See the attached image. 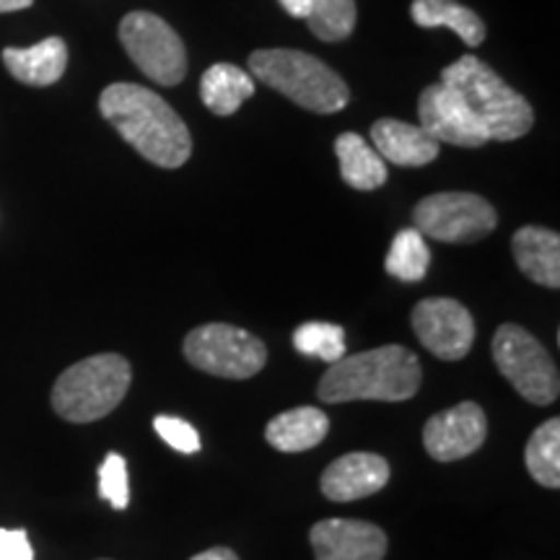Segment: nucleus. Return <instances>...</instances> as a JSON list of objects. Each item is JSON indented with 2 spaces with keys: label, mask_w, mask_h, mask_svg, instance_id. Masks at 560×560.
I'll use <instances>...</instances> for the list:
<instances>
[{
  "label": "nucleus",
  "mask_w": 560,
  "mask_h": 560,
  "mask_svg": "<svg viewBox=\"0 0 560 560\" xmlns=\"http://www.w3.org/2000/svg\"><path fill=\"white\" fill-rule=\"evenodd\" d=\"M100 112L140 156L161 170H179L192 156V136L156 91L138 83H112L102 91Z\"/></svg>",
  "instance_id": "nucleus-1"
},
{
  "label": "nucleus",
  "mask_w": 560,
  "mask_h": 560,
  "mask_svg": "<svg viewBox=\"0 0 560 560\" xmlns=\"http://www.w3.org/2000/svg\"><path fill=\"white\" fill-rule=\"evenodd\" d=\"M423 366L405 346H382L355 355H342L322 374L317 395L322 402H405L418 395Z\"/></svg>",
  "instance_id": "nucleus-2"
},
{
  "label": "nucleus",
  "mask_w": 560,
  "mask_h": 560,
  "mask_svg": "<svg viewBox=\"0 0 560 560\" xmlns=\"http://www.w3.org/2000/svg\"><path fill=\"white\" fill-rule=\"evenodd\" d=\"M441 81L450 83L467 102L472 115L488 130L490 140H516L527 136L535 125L529 102L475 55H465L446 66L441 70Z\"/></svg>",
  "instance_id": "nucleus-3"
},
{
  "label": "nucleus",
  "mask_w": 560,
  "mask_h": 560,
  "mask_svg": "<svg viewBox=\"0 0 560 560\" xmlns=\"http://www.w3.org/2000/svg\"><path fill=\"white\" fill-rule=\"evenodd\" d=\"M249 70L265 86L280 91L299 107L335 115L346 109L350 91L346 81L319 58L301 50H255L249 55Z\"/></svg>",
  "instance_id": "nucleus-4"
},
{
  "label": "nucleus",
  "mask_w": 560,
  "mask_h": 560,
  "mask_svg": "<svg viewBox=\"0 0 560 560\" xmlns=\"http://www.w3.org/2000/svg\"><path fill=\"white\" fill-rule=\"evenodd\" d=\"M130 361L120 353H100L62 371L52 387V410L68 423H94L109 416L128 395Z\"/></svg>",
  "instance_id": "nucleus-5"
},
{
  "label": "nucleus",
  "mask_w": 560,
  "mask_h": 560,
  "mask_svg": "<svg viewBox=\"0 0 560 560\" xmlns=\"http://www.w3.org/2000/svg\"><path fill=\"white\" fill-rule=\"evenodd\" d=\"M493 361L524 400L552 405L560 395V376L548 348L520 325H501L493 335Z\"/></svg>",
  "instance_id": "nucleus-6"
},
{
  "label": "nucleus",
  "mask_w": 560,
  "mask_h": 560,
  "mask_svg": "<svg viewBox=\"0 0 560 560\" xmlns=\"http://www.w3.org/2000/svg\"><path fill=\"white\" fill-rule=\"evenodd\" d=\"M185 359L198 371L221 380H252L268 363V348L242 327L210 322L187 332Z\"/></svg>",
  "instance_id": "nucleus-7"
},
{
  "label": "nucleus",
  "mask_w": 560,
  "mask_h": 560,
  "mask_svg": "<svg viewBox=\"0 0 560 560\" xmlns=\"http://www.w3.org/2000/svg\"><path fill=\"white\" fill-rule=\"evenodd\" d=\"M120 42L130 60L159 86H179L187 75V50L179 34L149 11H132L120 21Z\"/></svg>",
  "instance_id": "nucleus-8"
},
{
  "label": "nucleus",
  "mask_w": 560,
  "mask_h": 560,
  "mask_svg": "<svg viewBox=\"0 0 560 560\" xmlns=\"http://www.w3.org/2000/svg\"><path fill=\"white\" fill-rule=\"evenodd\" d=\"M412 223L423 236L444 244L486 240L499 226L495 208L475 192H436L412 210Z\"/></svg>",
  "instance_id": "nucleus-9"
},
{
  "label": "nucleus",
  "mask_w": 560,
  "mask_h": 560,
  "mask_svg": "<svg viewBox=\"0 0 560 560\" xmlns=\"http://www.w3.org/2000/svg\"><path fill=\"white\" fill-rule=\"evenodd\" d=\"M410 319L420 346L441 361H459L472 350V314L457 299L433 296L418 301Z\"/></svg>",
  "instance_id": "nucleus-10"
},
{
  "label": "nucleus",
  "mask_w": 560,
  "mask_h": 560,
  "mask_svg": "<svg viewBox=\"0 0 560 560\" xmlns=\"http://www.w3.org/2000/svg\"><path fill=\"white\" fill-rule=\"evenodd\" d=\"M420 128L436 140V143L459 145V149H480L488 143V130L472 115L467 102L454 91L450 83L439 81L423 89L418 100Z\"/></svg>",
  "instance_id": "nucleus-11"
},
{
  "label": "nucleus",
  "mask_w": 560,
  "mask_h": 560,
  "mask_svg": "<svg viewBox=\"0 0 560 560\" xmlns=\"http://www.w3.org/2000/svg\"><path fill=\"white\" fill-rule=\"evenodd\" d=\"M488 418L478 402H459L436 412L423 425V446L431 459L457 462L470 457L486 444Z\"/></svg>",
  "instance_id": "nucleus-12"
},
{
  "label": "nucleus",
  "mask_w": 560,
  "mask_h": 560,
  "mask_svg": "<svg viewBox=\"0 0 560 560\" xmlns=\"http://www.w3.org/2000/svg\"><path fill=\"white\" fill-rule=\"evenodd\" d=\"M310 542L317 560H384L389 545L382 527L361 520H322Z\"/></svg>",
  "instance_id": "nucleus-13"
},
{
  "label": "nucleus",
  "mask_w": 560,
  "mask_h": 560,
  "mask_svg": "<svg viewBox=\"0 0 560 560\" xmlns=\"http://www.w3.org/2000/svg\"><path fill=\"white\" fill-rule=\"evenodd\" d=\"M389 482V465L387 459L374 452H350L342 454L322 472L319 490L325 499L346 503L369 499L380 493Z\"/></svg>",
  "instance_id": "nucleus-14"
},
{
  "label": "nucleus",
  "mask_w": 560,
  "mask_h": 560,
  "mask_svg": "<svg viewBox=\"0 0 560 560\" xmlns=\"http://www.w3.org/2000/svg\"><path fill=\"white\" fill-rule=\"evenodd\" d=\"M371 140L384 161L397 166H412V170L431 164L441 151V143H436L420 125L392 120V117L371 125Z\"/></svg>",
  "instance_id": "nucleus-15"
},
{
  "label": "nucleus",
  "mask_w": 560,
  "mask_h": 560,
  "mask_svg": "<svg viewBox=\"0 0 560 560\" xmlns=\"http://www.w3.org/2000/svg\"><path fill=\"white\" fill-rule=\"evenodd\" d=\"M3 66L26 86H52L68 68V45L60 37H47L34 47H5Z\"/></svg>",
  "instance_id": "nucleus-16"
},
{
  "label": "nucleus",
  "mask_w": 560,
  "mask_h": 560,
  "mask_svg": "<svg viewBox=\"0 0 560 560\" xmlns=\"http://www.w3.org/2000/svg\"><path fill=\"white\" fill-rule=\"evenodd\" d=\"M514 260L529 280L545 289L560 285V236L542 226H522L511 240Z\"/></svg>",
  "instance_id": "nucleus-17"
},
{
  "label": "nucleus",
  "mask_w": 560,
  "mask_h": 560,
  "mask_svg": "<svg viewBox=\"0 0 560 560\" xmlns=\"http://www.w3.org/2000/svg\"><path fill=\"white\" fill-rule=\"evenodd\" d=\"M327 431H330V420L319 408H293L285 412H278L276 418L265 425V439L272 450L283 454H301L310 452L325 441Z\"/></svg>",
  "instance_id": "nucleus-18"
},
{
  "label": "nucleus",
  "mask_w": 560,
  "mask_h": 560,
  "mask_svg": "<svg viewBox=\"0 0 560 560\" xmlns=\"http://www.w3.org/2000/svg\"><path fill=\"white\" fill-rule=\"evenodd\" d=\"M335 153H338L340 161V177L353 190H376L389 177L384 159L359 132H342V136H338V140H335Z\"/></svg>",
  "instance_id": "nucleus-19"
},
{
  "label": "nucleus",
  "mask_w": 560,
  "mask_h": 560,
  "mask_svg": "<svg viewBox=\"0 0 560 560\" xmlns=\"http://www.w3.org/2000/svg\"><path fill=\"white\" fill-rule=\"evenodd\" d=\"M255 94V79L231 62H215L200 79V100L219 117L234 115Z\"/></svg>",
  "instance_id": "nucleus-20"
},
{
  "label": "nucleus",
  "mask_w": 560,
  "mask_h": 560,
  "mask_svg": "<svg viewBox=\"0 0 560 560\" xmlns=\"http://www.w3.org/2000/svg\"><path fill=\"white\" fill-rule=\"evenodd\" d=\"M410 16L423 30L446 26L467 47H478L486 39V24H482V19L472 9L457 3V0H412Z\"/></svg>",
  "instance_id": "nucleus-21"
},
{
  "label": "nucleus",
  "mask_w": 560,
  "mask_h": 560,
  "mask_svg": "<svg viewBox=\"0 0 560 560\" xmlns=\"http://www.w3.org/2000/svg\"><path fill=\"white\" fill-rule=\"evenodd\" d=\"M524 465L542 488H560V418H550L532 433L524 450Z\"/></svg>",
  "instance_id": "nucleus-22"
},
{
  "label": "nucleus",
  "mask_w": 560,
  "mask_h": 560,
  "mask_svg": "<svg viewBox=\"0 0 560 560\" xmlns=\"http://www.w3.org/2000/svg\"><path fill=\"white\" fill-rule=\"evenodd\" d=\"M431 265V249L425 247L423 234L418 229H402L392 242L384 270L392 278L405 280V283H418L425 278Z\"/></svg>",
  "instance_id": "nucleus-23"
},
{
  "label": "nucleus",
  "mask_w": 560,
  "mask_h": 560,
  "mask_svg": "<svg viewBox=\"0 0 560 560\" xmlns=\"http://www.w3.org/2000/svg\"><path fill=\"white\" fill-rule=\"evenodd\" d=\"M355 0H310L304 21L322 42H342L355 30Z\"/></svg>",
  "instance_id": "nucleus-24"
},
{
  "label": "nucleus",
  "mask_w": 560,
  "mask_h": 560,
  "mask_svg": "<svg viewBox=\"0 0 560 560\" xmlns=\"http://www.w3.org/2000/svg\"><path fill=\"white\" fill-rule=\"evenodd\" d=\"M293 348L325 363H338L346 355V330L330 322H304L293 332Z\"/></svg>",
  "instance_id": "nucleus-25"
},
{
  "label": "nucleus",
  "mask_w": 560,
  "mask_h": 560,
  "mask_svg": "<svg viewBox=\"0 0 560 560\" xmlns=\"http://www.w3.org/2000/svg\"><path fill=\"white\" fill-rule=\"evenodd\" d=\"M100 495L112 503V509L122 511L130 503V480L128 462L122 454L109 452L100 467Z\"/></svg>",
  "instance_id": "nucleus-26"
},
{
  "label": "nucleus",
  "mask_w": 560,
  "mask_h": 560,
  "mask_svg": "<svg viewBox=\"0 0 560 560\" xmlns=\"http://www.w3.org/2000/svg\"><path fill=\"white\" fill-rule=\"evenodd\" d=\"M153 429L172 450H177L182 454H198L200 452V433L195 431V425L187 423L177 416H156L153 420Z\"/></svg>",
  "instance_id": "nucleus-27"
},
{
  "label": "nucleus",
  "mask_w": 560,
  "mask_h": 560,
  "mask_svg": "<svg viewBox=\"0 0 560 560\" xmlns=\"http://www.w3.org/2000/svg\"><path fill=\"white\" fill-rule=\"evenodd\" d=\"M0 560H34L30 535L24 529H0Z\"/></svg>",
  "instance_id": "nucleus-28"
},
{
  "label": "nucleus",
  "mask_w": 560,
  "mask_h": 560,
  "mask_svg": "<svg viewBox=\"0 0 560 560\" xmlns=\"http://www.w3.org/2000/svg\"><path fill=\"white\" fill-rule=\"evenodd\" d=\"M283 11L289 13L291 19H306L310 16V0H280Z\"/></svg>",
  "instance_id": "nucleus-29"
},
{
  "label": "nucleus",
  "mask_w": 560,
  "mask_h": 560,
  "mask_svg": "<svg viewBox=\"0 0 560 560\" xmlns=\"http://www.w3.org/2000/svg\"><path fill=\"white\" fill-rule=\"evenodd\" d=\"M190 560H240L231 548H210L206 552H198V556H192Z\"/></svg>",
  "instance_id": "nucleus-30"
},
{
  "label": "nucleus",
  "mask_w": 560,
  "mask_h": 560,
  "mask_svg": "<svg viewBox=\"0 0 560 560\" xmlns=\"http://www.w3.org/2000/svg\"><path fill=\"white\" fill-rule=\"evenodd\" d=\"M34 0H0V13H13V11H24L32 9Z\"/></svg>",
  "instance_id": "nucleus-31"
},
{
  "label": "nucleus",
  "mask_w": 560,
  "mask_h": 560,
  "mask_svg": "<svg viewBox=\"0 0 560 560\" xmlns=\"http://www.w3.org/2000/svg\"><path fill=\"white\" fill-rule=\"evenodd\" d=\"M102 560H107V558H102Z\"/></svg>",
  "instance_id": "nucleus-32"
}]
</instances>
